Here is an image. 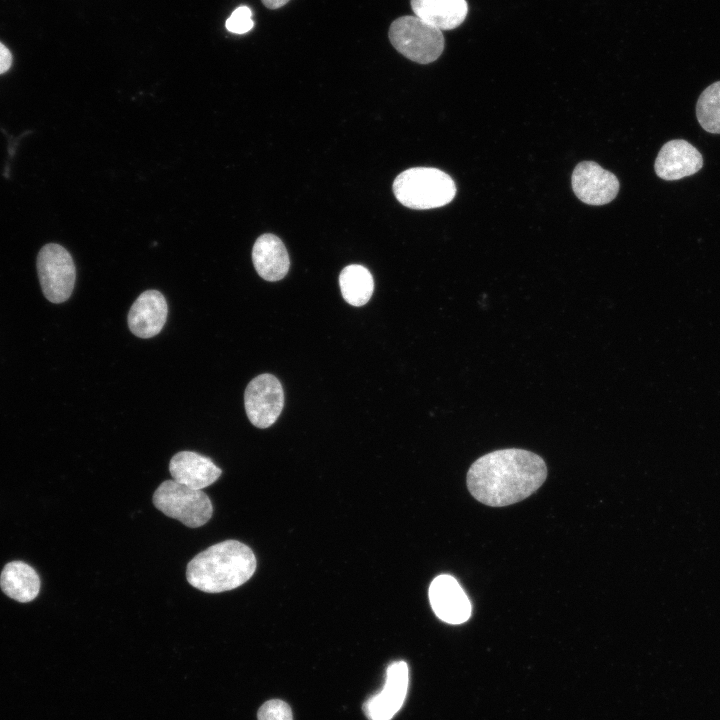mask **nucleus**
<instances>
[{"instance_id": "nucleus-1", "label": "nucleus", "mask_w": 720, "mask_h": 720, "mask_svg": "<svg viewBox=\"0 0 720 720\" xmlns=\"http://www.w3.org/2000/svg\"><path fill=\"white\" fill-rule=\"evenodd\" d=\"M546 477L547 467L539 455L507 448L478 458L470 466L466 482L476 500L491 507H503L526 499Z\"/></svg>"}, {"instance_id": "nucleus-2", "label": "nucleus", "mask_w": 720, "mask_h": 720, "mask_svg": "<svg viewBox=\"0 0 720 720\" xmlns=\"http://www.w3.org/2000/svg\"><path fill=\"white\" fill-rule=\"evenodd\" d=\"M256 565L251 548L230 539L216 543L192 558L186 568V579L203 592L220 593L247 582Z\"/></svg>"}, {"instance_id": "nucleus-3", "label": "nucleus", "mask_w": 720, "mask_h": 720, "mask_svg": "<svg viewBox=\"0 0 720 720\" xmlns=\"http://www.w3.org/2000/svg\"><path fill=\"white\" fill-rule=\"evenodd\" d=\"M397 200L412 209H431L450 203L456 194L453 179L431 167H414L400 173L394 180Z\"/></svg>"}, {"instance_id": "nucleus-4", "label": "nucleus", "mask_w": 720, "mask_h": 720, "mask_svg": "<svg viewBox=\"0 0 720 720\" xmlns=\"http://www.w3.org/2000/svg\"><path fill=\"white\" fill-rule=\"evenodd\" d=\"M389 39L394 48L406 58L428 64L442 54V31L417 16H402L392 22Z\"/></svg>"}, {"instance_id": "nucleus-5", "label": "nucleus", "mask_w": 720, "mask_h": 720, "mask_svg": "<svg viewBox=\"0 0 720 720\" xmlns=\"http://www.w3.org/2000/svg\"><path fill=\"white\" fill-rule=\"evenodd\" d=\"M153 504L163 514L189 528H198L212 517V503L202 490H194L174 480L162 482L153 494Z\"/></svg>"}, {"instance_id": "nucleus-6", "label": "nucleus", "mask_w": 720, "mask_h": 720, "mask_svg": "<svg viewBox=\"0 0 720 720\" xmlns=\"http://www.w3.org/2000/svg\"><path fill=\"white\" fill-rule=\"evenodd\" d=\"M37 273L45 298L62 303L72 294L76 269L71 254L61 245H44L37 256Z\"/></svg>"}, {"instance_id": "nucleus-7", "label": "nucleus", "mask_w": 720, "mask_h": 720, "mask_svg": "<svg viewBox=\"0 0 720 720\" xmlns=\"http://www.w3.org/2000/svg\"><path fill=\"white\" fill-rule=\"evenodd\" d=\"M245 411L257 428H268L275 423L284 406V392L280 381L272 374L253 378L244 393Z\"/></svg>"}, {"instance_id": "nucleus-8", "label": "nucleus", "mask_w": 720, "mask_h": 720, "mask_svg": "<svg viewBox=\"0 0 720 720\" xmlns=\"http://www.w3.org/2000/svg\"><path fill=\"white\" fill-rule=\"evenodd\" d=\"M409 685V669L404 661L391 663L381 692L370 697L363 710L370 720H391L402 707Z\"/></svg>"}, {"instance_id": "nucleus-9", "label": "nucleus", "mask_w": 720, "mask_h": 720, "mask_svg": "<svg viewBox=\"0 0 720 720\" xmlns=\"http://www.w3.org/2000/svg\"><path fill=\"white\" fill-rule=\"evenodd\" d=\"M571 183L575 195L589 205L607 204L619 191L617 177L593 161L579 163L572 173Z\"/></svg>"}, {"instance_id": "nucleus-10", "label": "nucleus", "mask_w": 720, "mask_h": 720, "mask_svg": "<svg viewBox=\"0 0 720 720\" xmlns=\"http://www.w3.org/2000/svg\"><path fill=\"white\" fill-rule=\"evenodd\" d=\"M429 600L436 616L448 624H462L471 616V603L458 581L439 575L429 587Z\"/></svg>"}, {"instance_id": "nucleus-11", "label": "nucleus", "mask_w": 720, "mask_h": 720, "mask_svg": "<svg viewBox=\"0 0 720 720\" xmlns=\"http://www.w3.org/2000/svg\"><path fill=\"white\" fill-rule=\"evenodd\" d=\"M703 166L701 153L688 141L674 139L660 149L654 169L660 178L672 181L697 173Z\"/></svg>"}, {"instance_id": "nucleus-12", "label": "nucleus", "mask_w": 720, "mask_h": 720, "mask_svg": "<svg viewBox=\"0 0 720 720\" xmlns=\"http://www.w3.org/2000/svg\"><path fill=\"white\" fill-rule=\"evenodd\" d=\"M168 315L165 297L157 290H146L132 304L127 317L130 331L139 338H151L162 330Z\"/></svg>"}, {"instance_id": "nucleus-13", "label": "nucleus", "mask_w": 720, "mask_h": 720, "mask_svg": "<svg viewBox=\"0 0 720 720\" xmlns=\"http://www.w3.org/2000/svg\"><path fill=\"white\" fill-rule=\"evenodd\" d=\"M169 471L174 481L202 490L216 482L222 470L209 458L193 451H180L170 460Z\"/></svg>"}, {"instance_id": "nucleus-14", "label": "nucleus", "mask_w": 720, "mask_h": 720, "mask_svg": "<svg viewBox=\"0 0 720 720\" xmlns=\"http://www.w3.org/2000/svg\"><path fill=\"white\" fill-rule=\"evenodd\" d=\"M252 261L258 275L266 281H278L289 270L290 261L285 245L277 236L266 233L257 238Z\"/></svg>"}, {"instance_id": "nucleus-15", "label": "nucleus", "mask_w": 720, "mask_h": 720, "mask_svg": "<svg viewBox=\"0 0 720 720\" xmlns=\"http://www.w3.org/2000/svg\"><path fill=\"white\" fill-rule=\"evenodd\" d=\"M415 16L439 30L460 26L468 13L466 0H410Z\"/></svg>"}, {"instance_id": "nucleus-16", "label": "nucleus", "mask_w": 720, "mask_h": 720, "mask_svg": "<svg viewBox=\"0 0 720 720\" xmlns=\"http://www.w3.org/2000/svg\"><path fill=\"white\" fill-rule=\"evenodd\" d=\"M0 586L10 598L19 602H29L39 593L40 579L31 566L22 561H13L3 568Z\"/></svg>"}, {"instance_id": "nucleus-17", "label": "nucleus", "mask_w": 720, "mask_h": 720, "mask_svg": "<svg viewBox=\"0 0 720 720\" xmlns=\"http://www.w3.org/2000/svg\"><path fill=\"white\" fill-rule=\"evenodd\" d=\"M339 286L344 300L352 306L366 304L374 290L370 271L359 264L346 266L339 275Z\"/></svg>"}, {"instance_id": "nucleus-18", "label": "nucleus", "mask_w": 720, "mask_h": 720, "mask_svg": "<svg viewBox=\"0 0 720 720\" xmlns=\"http://www.w3.org/2000/svg\"><path fill=\"white\" fill-rule=\"evenodd\" d=\"M696 116L701 127L720 134V81L704 89L696 104Z\"/></svg>"}, {"instance_id": "nucleus-19", "label": "nucleus", "mask_w": 720, "mask_h": 720, "mask_svg": "<svg viewBox=\"0 0 720 720\" xmlns=\"http://www.w3.org/2000/svg\"><path fill=\"white\" fill-rule=\"evenodd\" d=\"M258 720H293L290 706L279 699L265 702L258 710Z\"/></svg>"}, {"instance_id": "nucleus-20", "label": "nucleus", "mask_w": 720, "mask_h": 720, "mask_svg": "<svg viewBox=\"0 0 720 720\" xmlns=\"http://www.w3.org/2000/svg\"><path fill=\"white\" fill-rule=\"evenodd\" d=\"M225 26L228 31L236 34L250 31L254 26L250 8L247 6L236 8L226 20Z\"/></svg>"}, {"instance_id": "nucleus-21", "label": "nucleus", "mask_w": 720, "mask_h": 720, "mask_svg": "<svg viewBox=\"0 0 720 720\" xmlns=\"http://www.w3.org/2000/svg\"><path fill=\"white\" fill-rule=\"evenodd\" d=\"M12 64V55L9 49L0 42V74L9 70Z\"/></svg>"}, {"instance_id": "nucleus-22", "label": "nucleus", "mask_w": 720, "mask_h": 720, "mask_svg": "<svg viewBox=\"0 0 720 720\" xmlns=\"http://www.w3.org/2000/svg\"><path fill=\"white\" fill-rule=\"evenodd\" d=\"M290 0H262V3L269 9H277L284 6Z\"/></svg>"}]
</instances>
